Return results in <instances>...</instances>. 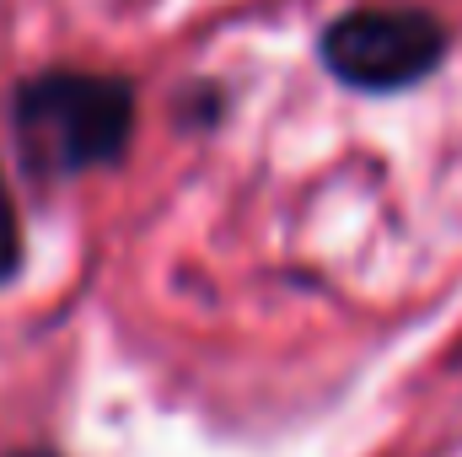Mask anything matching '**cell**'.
I'll return each instance as SVG.
<instances>
[{"label":"cell","instance_id":"cell-2","mask_svg":"<svg viewBox=\"0 0 462 457\" xmlns=\"http://www.w3.org/2000/svg\"><path fill=\"white\" fill-rule=\"evenodd\" d=\"M447 54V27L414 5H360L323 33V65L355 92H403Z\"/></svg>","mask_w":462,"mask_h":457},{"label":"cell","instance_id":"cell-3","mask_svg":"<svg viewBox=\"0 0 462 457\" xmlns=\"http://www.w3.org/2000/svg\"><path fill=\"white\" fill-rule=\"evenodd\" d=\"M22 253H27L22 247V216H16V200L0 178V285H11L22 275Z\"/></svg>","mask_w":462,"mask_h":457},{"label":"cell","instance_id":"cell-1","mask_svg":"<svg viewBox=\"0 0 462 457\" xmlns=\"http://www.w3.org/2000/svg\"><path fill=\"white\" fill-rule=\"evenodd\" d=\"M11 129L32 178H76L114 167L134 135V87L92 70H43L16 87Z\"/></svg>","mask_w":462,"mask_h":457},{"label":"cell","instance_id":"cell-4","mask_svg":"<svg viewBox=\"0 0 462 457\" xmlns=\"http://www.w3.org/2000/svg\"><path fill=\"white\" fill-rule=\"evenodd\" d=\"M11 457H49V452H11Z\"/></svg>","mask_w":462,"mask_h":457}]
</instances>
